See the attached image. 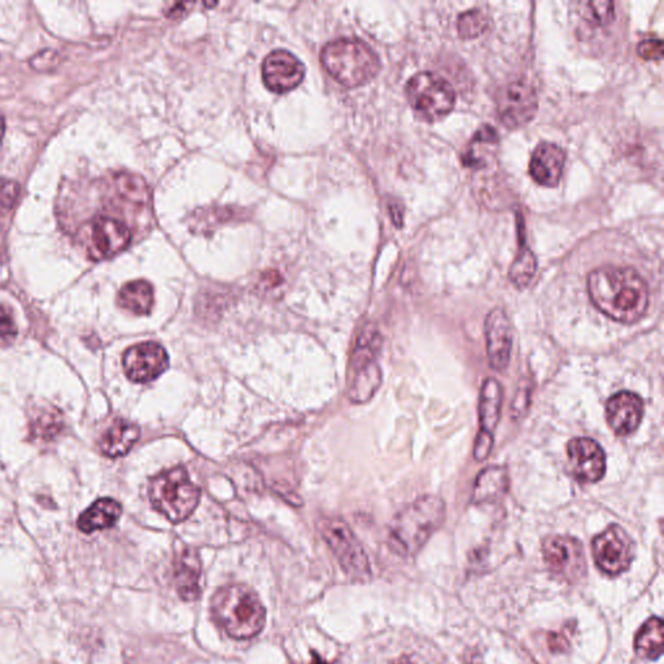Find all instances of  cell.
Listing matches in <instances>:
<instances>
[{
    "label": "cell",
    "instance_id": "13",
    "mask_svg": "<svg viewBox=\"0 0 664 664\" xmlns=\"http://www.w3.org/2000/svg\"><path fill=\"white\" fill-rule=\"evenodd\" d=\"M122 365L131 382L148 383L169 368V357L159 343L146 342L129 348Z\"/></svg>",
    "mask_w": 664,
    "mask_h": 664
},
{
    "label": "cell",
    "instance_id": "2",
    "mask_svg": "<svg viewBox=\"0 0 664 664\" xmlns=\"http://www.w3.org/2000/svg\"><path fill=\"white\" fill-rule=\"evenodd\" d=\"M445 517L447 506L443 498L436 495L417 498L393 519L390 530L393 552L403 557L415 556L443 526Z\"/></svg>",
    "mask_w": 664,
    "mask_h": 664
},
{
    "label": "cell",
    "instance_id": "35",
    "mask_svg": "<svg viewBox=\"0 0 664 664\" xmlns=\"http://www.w3.org/2000/svg\"><path fill=\"white\" fill-rule=\"evenodd\" d=\"M531 400V391L530 388H524V390H519L517 396H515L513 403V417L521 418L522 413H526L528 406H530Z\"/></svg>",
    "mask_w": 664,
    "mask_h": 664
},
{
    "label": "cell",
    "instance_id": "21",
    "mask_svg": "<svg viewBox=\"0 0 664 664\" xmlns=\"http://www.w3.org/2000/svg\"><path fill=\"white\" fill-rule=\"evenodd\" d=\"M502 404H504V388L495 378L484 380L479 397L480 431L495 434L500 423Z\"/></svg>",
    "mask_w": 664,
    "mask_h": 664
},
{
    "label": "cell",
    "instance_id": "25",
    "mask_svg": "<svg viewBox=\"0 0 664 664\" xmlns=\"http://www.w3.org/2000/svg\"><path fill=\"white\" fill-rule=\"evenodd\" d=\"M637 655L649 661H657L663 653V622L653 617L637 632L635 639Z\"/></svg>",
    "mask_w": 664,
    "mask_h": 664
},
{
    "label": "cell",
    "instance_id": "16",
    "mask_svg": "<svg viewBox=\"0 0 664 664\" xmlns=\"http://www.w3.org/2000/svg\"><path fill=\"white\" fill-rule=\"evenodd\" d=\"M487 355L489 365L498 373H505L513 351V335L508 314L502 308L489 312L486 320Z\"/></svg>",
    "mask_w": 664,
    "mask_h": 664
},
{
    "label": "cell",
    "instance_id": "7",
    "mask_svg": "<svg viewBox=\"0 0 664 664\" xmlns=\"http://www.w3.org/2000/svg\"><path fill=\"white\" fill-rule=\"evenodd\" d=\"M318 530L348 578L355 581L370 579L369 558L347 523L339 518H323L318 522Z\"/></svg>",
    "mask_w": 664,
    "mask_h": 664
},
{
    "label": "cell",
    "instance_id": "28",
    "mask_svg": "<svg viewBox=\"0 0 664 664\" xmlns=\"http://www.w3.org/2000/svg\"><path fill=\"white\" fill-rule=\"evenodd\" d=\"M537 270V261L534 253L530 249H522L518 253L517 259L511 265L509 277L510 281L517 288H526L530 285L532 278L535 277Z\"/></svg>",
    "mask_w": 664,
    "mask_h": 664
},
{
    "label": "cell",
    "instance_id": "8",
    "mask_svg": "<svg viewBox=\"0 0 664 664\" xmlns=\"http://www.w3.org/2000/svg\"><path fill=\"white\" fill-rule=\"evenodd\" d=\"M405 93L415 111L427 120L447 116L456 104V93L451 83L432 72L415 74L406 83Z\"/></svg>",
    "mask_w": 664,
    "mask_h": 664
},
{
    "label": "cell",
    "instance_id": "23",
    "mask_svg": "<svg viewBox=\"0 0 664 664\" xmlns=\"http://www.w3.org/2000/svg\"><path fill=\"white\" fill-rule=\"evenodd\" d=\"M122 514V506L113 498H100L78 518V530L83 534L107 530L115 526Z\"/></svg>",
    "mask_w": 664,
    "mask_h": 664
},
{
    "label": "cell",
    "instance_id": "3",
    "mask_svg": "<svg viewBox=\"0 0 664 664\" xmlns=\"http://www.w3.org/2000/svg\"><path fill=\"white\" fill-rule=\"evenodd\" d=\"M212 615L235 640L253 639L265 627V607L256 592L244 584L218 589L212 598Z\"/></svg>",
    "mask_w": 664,
    "mask_h": 664
},
{
    "label": "cell",
    "instance_id": "36",
    "mask_svg": "<svg viewBox=\"0 0 664 664\" xmlns=\"http://www.w3.org/2000/svg\"><path fill=\"white\" fill-rule=\"evenodd\" d=\"M548 646L552 653H566L570 649V642L562 633L550 632L548 635Z\"/></svg>",
    "mask_w": 664,
    "mask_h": 664
},
{
    "label": "cell",
    "instance_id": "4",
    "mask_svg": "<svg viewBox=\"0 0 664 664\" xmlns=\"http://www.w3.org/2000/svg\"><path fill=\"white\" fill-rule=\"evenodd\" d=\"M323 67L340 85L358 87L373 80L380 69L377 52L357 38H339L322 48Z\"/></svg>",
    "mask_w": 664,
    "mask_h": 664
},
{
    "label": "cell",
    "instance_id": "19",
    "mask_svg": "<svg viewBox=\"0 0 664 664\" xmlns=\"http://www.w3.org/2000/svg\"><path fill=\"white\" fill-rule=\"evenodd\" d=\"M509 471L505 466H489L478 475L473 489L474 505H492L508 495Z\"/></svg>",
    "mask_w": 664,
    "mask_h": 664
},
{
    "label": "cell",
    "instance_id": "12",
    "mask_svg": "<svg viewBox=\"0 0 664 664\" xmlns=\"http://www.w3.org/2000/svg\"><path fill=\"white\" fill-rule=\"evenodd\" d=\"M539 98L530 83L515 81L502 86L496 94V109L502 124L519 128L534 119Z\"/></svg>",
    "mask_w": 664,
    "mask_h": 664
},
{
    "label": "cell",
    "instance_id": "29",
    "mask_svg": "<svg viewBox=\"0 0 664 664\" xmlns=\"http://www.w3.org/2000/svg\"><path fill=\"white\" fill-rule=\"evenodd\" d=\"M487 26V15L480 10H471L462 13L460 19H458V33L465 39L480 36L487 29Z\"/></svg>",
    "mask_w": 664,
    "mask_h": 664
},
{
    "label": "cell",
    "instance_id": "32",
    "mask_svg": "<svg viewBox=\"0 0 664 664\" xmlns=\"http://www.w3.org/2000/svg\"><path fill=\"white\" fill-rule=\"evenodd\" d=\"M16 335L17 327L11 309L0 305V338L13 340L16 338Z\"/></svg>",
    "mask_w": 664,
    "mask_h": 664
},
{
    "label": "cell",
    "instance_id": "20",
    "mask_svg": "<svg viewBox=\"0 0 664 664\" xmlns=\"http://www.w3.org/2000/svg\"><path fill=\"white\" fill-rule=\"evenodd\" d=\"M200 575H202V561L198 552L192 548L183 549L176 561V583L182 600L187 602L198 600Z\"/></svg>",
    "mask_w": 664,
    "mask_h": 664
},
{
    "label": "cell",
    "instance_id": "27",
    "mask_svg": "<svg viewBox=\"0 0 664 664\" xmlns=\"http://www.w3.org/2000/svg\"><path fill=\"white\" fill-rule=\"evenodd\" d=\"M113 186L126 203L137 205V207H144L150 203V190L142 177L122 172L113 177Z\"/></svg>",
    "mask_w": 664,
    "mask_h": 664
},
{
    "label": "cell",
    "instance_id": "6",
    "mask_svg": "<svg viewBox=\"0 0 664 664\" xmlns=\"http://www.w3.org/2000/svg\"><path fill=\"white\" fill-rule=\"evenodd\" d=\"M383 338L374 326H366L357 336L349 364V399L364 404L371 400L382 384L378 355Z\"/></svg>",
    "mask_w": 664,
    "mask_h": 664
},
{
    "label": "cell",
    "instance_id": "39",
    "mask_svg": "<svg viewBox=\"0 0 664 664\" xmlns=\"http://www.w3.org/2000/svg\"><path fill=\"white\" fill-rule=\"evenodd\" d=\"M312 664H329V663L322 661V659L318 657V655H314Z\"/></svg>",
    "mask_w": 664,
    "mask_h": 664
},
{
    "label": "cell",
    "instance_id": "24",
    "mask_svg": "<svg viewBox=\"0 0 664 664\" xmlns=\"http://www.w3.org/2000/svg\"><path fill=\"white\" fill-rule=\"evenodd\" d=\"M154 287L147 281H134L121 288L119 303L122 309L137 314V316H148L154 307Z\"/></svg>",
    "mask_w": 664,
    "mask_h": 664
},
{
    "label": "cell",
    "instance_id": "17",
    "mask_svg": "<svg viewBox=\"0 0 664 664\" xmlns=\"http://www.w3.org/2000/svg\"><path fill=\"white\" fill-rule=\"evenodd\" d=\"M644 418V401L637 393L622 391L607 400L606 419L615 435H632Z\"/></svg>",
    "mask_w": 664,
    "mask_h": 664
},
{
    "label": "cell",
    "instance_id": "33",
    "mask_svg": "<svg viewBox=\"0 0 664 664\" xmlns=\"http://www.w3.org/2000/svg\"><path fill=\"white\" fill-rule=\"evenodd\" d=\"M19 192L20 186L17 185L16 182L2 179V181H0V205L4 208L10 209L13 203L16 202Z\"/></svg>",
    "mask_w": 664,
    "mask_h": 664
},
{
    "label": "cell",
    "instance_id": "31",
    "mask_svg": "<svg viewBox=\"0 0 664 664\" xmlns=\"http://www.w3.org/2000/svg\"><path fill=\"white\" fill-rule=\"evenodd\" d=\"M495 445V439L493 435L486 434V432L479 431L478 436H476L475 445H474V458L478 462H484L489 456Z\"/></svg>",
    "mask_w": 664,
    "mask_h": 664
},
{
    "label": "cell",
    "instance_id": "38",
    "mask_svg": "<svg viewBox=\"0 0 664 664\" xmlns=\"http://www.w3.org/2000/svg\"><path fill=\"white\" fill-rule=\"evenodd\" d=\"M393 664H418V663L415 662L413 658L408 657V655H403V657L396 659V661L393 662Z\"/></svg>",
    "mask_w": 664,
    "mask_h": 664
},
{
    "label": "cell",
    "instance_id": "15",
    "mask_svg": "<svg viewBox=\"0 0 664 664\" xmlns=\"http://www.w3.org/2000/svg\"><path fill=\"white\" fill-rule=\"evenodd\" d=\"M304 77V64L286 50L270 52L262 63V78L273 93L285 94L296 89Z\"/></svg>",
    "mask_w": 664,
    "mask_h": 664
},
{
    "label": "cell",
    "instance_id": "9",
    "mask_svg": "<svg viewBox=\"0 0 664 664\" xmlns=\"http://www.w3.org/2000/svg\"><path fill=\"white\" fill-rule=\"evenodd\" d=\"M592 554L596 566L605 575L615 578L631 567L635 558V543L619 524H611L594 537Z\"/></svg>",
    "mask_w": 664,
    "mask_h": 664
},
{
    "label": "cell",
    "instance_id": "37",
    "mask_svg": "<svg viewBox=\"0 0 664 664\" xmlns=\"http://www.w3.org/2000/svg\"><path fill=\"white\" fill-rule=\"evenodd\" d=\"M4 134H6V120L4 116L0 113V147H2Z\"/></svg>",
    "mask_w": 664,
    "mask_h": 664
},
{
    "label": "cell",
    "instance_id": "26",
    "mask_svg": "<svg viewBox=\"0 0 664 664\" xmlns=\"http://www.w3.org/2000/svg\"><path fill=\"white\" fill-rule=\"evenodd\" d=\"M63 414L56 408L38 409L33 418L30 419V438L39 443H50L63 431Z\"/></svg>",
    "mask_w": 664,
    "mask_h": 664
},
{
    "label": "cell",
    "instance_id": "18",
    "mask_svg": "<svg viewBox=\"0 0 664 664\" xmlns=\"http://www.w3.org/2000/svg\"><path fill=\"white\" fill-rule=\"evenodd\" d=\"M566 154L553 143H540L531 157L530 173L537 183L545 187H556L565 169Z\"/></svg>",
    "mask_w": 664,
    "mask_h": 664
},
{
    "label": "cell",
    "instance_id": "5",
    "mask_svg": "<svg viewBox=\"0 0 664 664\" xmlns=\"http://www.w3.org/2000/svg\"><path fill=\"white\" fill-rule=\"evenodd\" d=\"M200 496L199 487L191 482L189 473L182 466L166 470L151 480V504L172 523L189 519L198 508Z\"/></svg>",
    "mask_w": 664,
    "mask_h": 664
},
{
    "label": "cell",
    "instance_id": "30",
    "mask_svg": "<svg viewBox=\"0 0 664 664\" xmlns=\"http://www.w3.org/2000/svg\"><path fill=\"white\" fill-rule=\"evenodd\" d=\"M584 19L593 25H607L614 20V3L607 0L584 3Z\"/></svg>",
    "mask_w": 664,
    "mask_h": 664
},
{
    "label": "cell",
    "instance_id": "1",
    "mask_svg": "<svg viewBox=\"0 0 664 664\" xmlns=\"http://www.w3.org/2000/svg\"><path fill=\"white\" fill-rule=\"evenodd\" d=\"M588 292L594 307L624 325L639 322L649 307L648 285L632 268L607 265L593 270Z\"/></svg>",
    "mask_w": 664,
    "mask_h": 664
},
{
    "label": "cell",
    "instance_id": "34",
    "mask_svg": "<svg viewBox=\"0 0 664 664\" xmlns=\"http://www.w3.org/2000/svg\"><path fill=\"white\" fill-rule=\"evenodd\" d=\"M639 55L645 60H661L663 56V43L661 39H648L639 45Z\"/></svg>",
    "mask_w": 664,
    "mask_h": 664
},
{
    "label": "cell",
    "instance_id": "22",
    "mask_svg": "<svg viewBox=\"0 0 664 664\" xmlns=\"http://www.w3.org/2000/svg\"><path fill=\"white\" fill-rule=\"evenodd\" d=\"M141 438V428L135 423L117 419L100 439L99 448L103 456L119 458L125 456Z\"/></svg>",
    "mask_w": 664,
    "mask_h": 664
},
{
    "label": "cell",
    "instance_id": "14",
    "mask_svg": "<svg viewBox=\"0 0 664 664\" xmlns=\"http://www.w3.org/2000/svg\"><path fill=\"white\" fill-rule=\"evenodd\" d=\"M567 458L571 474L580 483L600 482L606 474V454L596 440L572 439L567 444Z\"/></svg>",
    "mask_w": 664,
    "mask_h": 664
},
{
    "label": "cell",
    "instance_id": "10",
    "mask_svg": "<svg viewBox=\"0 0 664 664\" xmlns=\"http://www.w3.org/2000/svg\"><path fill=\"white\" fill-rule=\"evenodd\" d=\"M545 565L558 579L579 583L587 575L583 544L571 536L552 535L543 543Z\"/></svg>",
    "mask_w": 664,
    "mask_h": 664
},
{
    "label": "cell",
    "instance_id": "11",
    "mask_svg": "<svg viewBox=\"0 0 664 664\" xmlns=\"http://www.w3.org/2000/svg\"><path fill=\"white\" fill-rule=\"evenodd\" d=\"M133 234L119 218L99 214L87 229V255L91 260H109L130 246Z\"/></svg>",
    "mask_w": 664,
    "mask_h": 664
}]
</instances>
